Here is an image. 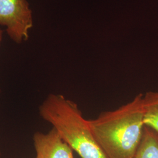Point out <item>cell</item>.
Masks as SVG:
<instances>
[{
    "label": "cell",
    "mask_w": 158,
    "mask_h": 158,
    "mask_svg": "<svg viewBox=\"0 0 158 158\" xmlns=\"http://www.w3.org/2000/svg\"><path fill=\"white\" fill-rule=\"evenodd\" d=\"M133 158H158V133L145 126L140 143Z\"/></svg>",
    "instance_id": "cell-5"
},
{
    "label": "cell",
    "mask_w": 158,
    "mask_h": 158,
    "mask_svg": "<svg viewBox=\"0 0 158 158\" xmlns=\"http://www.w3.org/2000/svg\"><path fill=\"white\" fill-rule=\"evenodd\" d=\"M33 140L36 158H74L73 150L53 128L46 134L36 132Z\"/></svg>",
    "instance_id": "cell-4"
},
{
    "label": "cell",
    "mask_w": 158,
    "mask_h": 158,
    "mask_svg": "<svg viewBox=\"0 0 158 158\" xmlns=\"http://www.w3.org/2000/svg\"><path fill=\"white\" fill-rule=\"evenodd\" d=\"M143 108L145 125L158 133V91L143 95Z\"/></svg>",
    "instance_id": "cell-6"
},
{
    "label": "cell",
    "mask_w": 158,
    "mask_h": 158,
    "mask_svg": "<svg viewBox=\"0 0 158 158\" xmlns=\"http://www.w3.org/2000/svg\"><path fill=\"white\" fill-rule=\"evenodd\" d=\"M0 155H1V153H0Z\"/></svg>",
    "instance_id": "cell-8"
},
{
    "label": "cell",
    "mask_w": 158,
    "mask_h": 158,
    "mask_svg": "<svg viewBox=\"0 0 158 158\" xmlns=\"http://www.w3.org/2000/svg\"><path fill=\"white\" fill-rule=\"evenodd\" d=\"M143 94L113 111L89 120L98 145L107 158H133L145 127Z\"/></svg>",
    "instance_id": "cell-1"
},
{
    "label": "cell",
    "mask_w": 158,
    "mask_h": 158,
    "mask_svg": "<svg viewBox=\"0 0 158 158\" xmlns=\"http://www.w3.org/2000/svg\"><path fill=\"white\" fill-rule=\"evenodd\" d=\"M0 25L6 27L12 40L19 44L27 40L33 27L32 11L26 0H0Z\"/></svg>",
    "instance_id": "cell-3"
},
{
    "label": "cell",
    "mask_w": 158,
    "mask_h": 158,
    "mask_svg": "<svg viewBox=\"0 0 158 158\" xmlns=\"http://www.w3.org/2000/svg\"><path fill=\"white\" fill-rule=\"evenodd\" d=\"M40 117L81 158H107L77 105L62 94H51L40 107Z\"/></svg>",
    "instance_id": "cell-2"
},
{
    "label": "cell",
    "mask_w": 158,
    "mask_h": 158,
    "mask_svg": "<svg viewBox=\"0 0 158 158\" xmlns=\"http://www.w3.org/2000/svg\"><path fill=\"white\" fill-rule=\"evenodd\" d=\"M2 31L0 29V45H1V42L2 40Z\"/></svg>",
    "instance_id": "cell-7"
},
{
    "label": "cell",
    "mask_w": 158,
    "mask_h": 158,
    "mask_svg": "<svg viewBox=\"0 0 158 158\" xmlns=\"http://www.w3.org/2000/svg\"><path fill=\"white\" fill-rule=\"evenodd\" d=\"M0 92H1V90H0Z\"/></svg>",
    "instance_id": "cell-9"
}]
</instances>
